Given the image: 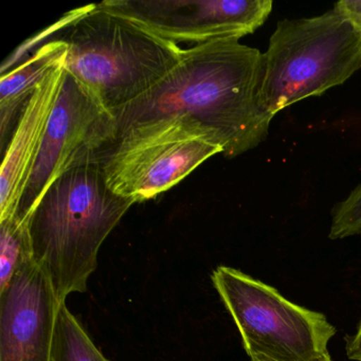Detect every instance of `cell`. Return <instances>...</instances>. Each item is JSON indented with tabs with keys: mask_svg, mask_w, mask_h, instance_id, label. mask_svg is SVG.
Returning <instances> with one entry per match:
<instances>
[{
	"mask_svg": "<svg viewBox=\"0 0 361 361\" xmlns=\"http://www.w3.org/2000/svg\"><path fill=\"white\" fill-rule=\"evenodd\" d=\"M251 361H264V360H259V359H252Z\"/></svg>",
	"mask_w": 361,
	"mask_h": 361,
	"instance_id": "obj_17",
	"label": "cell"
},
{
	"mask_svg": "<svg viewBox=\"0 0 361 361\" xmlns=\"http://www.w3.org/2000/svg\"><path fill=\"white\" fill-rule=\"evenodd\" d=\"M345 350L350 360L361 361V320L356 333L346 338Z\"/></svg>",
	"mask_w": 361,
	"mask_h": 361,
	"instance_id": "obj_16",
	"label": "cell"
},
{
	"mask_svg": "<svg viewBox=\"0 0 361 361\" xmlns=\"http://www.w3.org/2000/svg\"><path fill=\"white\" fill-rule=\"evenodd\" d=\"M134 204L109 189L99 161L68 171L46 190L27 223L33 261L61 302L86 291L103 242Z\"/></svg>",
	"mask_w": 361,
	"mask_h": 361,
	"instance_id": "obj_2",
	"label": "cell"
},
{
	"mask_svg": "<svg viewBox=\"0 0 361 361\" xmlns=\"http://www.w3.org/2000/svg\"><path fill=\"white\" fill-rule=\"evenodd\" d=\"M67 47L56 39L44 44L22 65L1 75L0 79V134L5 147L8 135L11 137L23 107L35 90L66 60Z\"/></svg>",
	"mask_w": 361,
	"mask_h": 361,
	"instance_id": "obj_11",
	"label": "cell"
},
{
	"mask_svg": "<svg viewBox=\"0 0 361 361\" xmlns=\"http://www.w3.org/2000/svg\"><path fill=\"white\" fill-rule=\"evenodd\" d=\"M59 39L67 47V73L109 111L149 92L185 50L99 4L77 10Z\"/></svg>",
	"mask_w": 361,
	"mask_h": 361,
	"instance_id": "obj_3",
	"label": "cell"
},
{
	"mask_svg": "<svg viewBox=\"0 0 361 361\" xmlns=\"http://www.w3.org/2000/svg\"><path fill=\"white\" fill-rule=\"evenodd\" d=\"M104 9L178 45L252 35L271 13V0H106Z\"/></svg>",
	"mask_w": 361,
	"mask_h": 361,
	"instance_id": "obj_8",
	"label": "cell"
},
{
	"mask_svg": "<svg viewBox=\"0 0 361 361\" xmlns=\"http://www.w3.org/2000/svg\"><path fill=\"white\" fill-rule=\"evenodd\" d=\"M212 282L242 336L247 354L264 361H325L337 329L322 312L285 299L274 287L227 266Z\"/></svg>",
	"mask_w": 361,
	"mask_h": 361,
	"instance_id": "obj_5",
	"label": "cell"
},
{
	"mask_svg": "<svg viewBox=\"0 0 361 361\" xmlns=\"http://www.w3.org/2000/svg\"><path fill=\"white\" fill-rule=\"evenodd\" d=\"M64 77L65 65L54 71L23 107L0 170V221L18 212Z\"/></svg>",
	"mask_w": 361,
	"mask_h": 361,
	"instance_id": "obj_10",
	"label": "cell"
},
{
	"mask_svg": "<svg viewBox=\"0 0 361 361\" xmlns=\"http://www.w3.org/2000/svg\"><path fill=\"white\" fill-rule=\"evenodd\" d=\"M361 68V35L337 8L278 23L263 54L261 102L271 116L341 85Z\"/></svg>",
	"mask_w": 361,
	"mask_h": 361,
	"instance_id": "obj_4",
	"label": "cell"
},
{
	"mask_svg": "<svg viewBox=\"0 0 361 361\" xmlns=\"http://www.w3.org/2000/svg\"><path fill=\"white\" fill-rule=\"evenodd\" d=\"M219 153L214 134L191 120L171 119L119 135L99 162L109 189L138 204L168 191Z\"/></svg>",
	"mask_w": 361,
	"mask_h": 361,
	"instance_id": "obj_6",
	"label": "cell"
},
{
	"mask_svg": "<svg viewBox=\"0 0 361 361\" xmlns=\"http://www.w3.org/2000/svg\"><path fill=\"white\" fill-rule=\"evenodd\" d=\"M52 361H109L71 314L66 302L61 304L56 318Z\"/></svg>",
	"mask_w": 361,
	"mask_h": 361,
	"instance_id": "obj_12",
	"label": "cell"
},
{
	"mask_svg": "<svg viewBox=\"0 0 361 361\" xmlns=\"http://www.w3.org/2000/svg\"><path fill=\"white\" fill-rule=\"evenodd\" d=\"M62 303L35 261L23 266L0 293V361H52Z\"/></svg>",
	"mask_w": 361,
	"mask_h": 361,
	"instance_id": "obj_9",
	"label": "cell"
},
{
	"mask_svg": "<svg viewBox=\"0 0 361 361\" xmlns=\"http://www.w3.org/2000/svg\"><path fill=\"white\" fill-rule=\"evenodd\" d=\"M31 261L28 223L16 216L0 221V293L10 286L18 270Z\"/></svg>",
	"mask_w": 361,
	"mask_h": 361,
	"instance_id": "obj_13",
	"label": "cell"
},
{
	"mask_svg": "<svg viewBox=\"0 0 361 361\" xmlns=\"http://www.w3.org/2000/svg\"><path fill=\"white\" fill-rule=\"evenodd\" d=\"M325 361H333V360H331V358H329V359H327V360H325Z\"/></svg>",
	"mask_w": 361,
	"mask_h": 361,
	"instance_id": "obj_18",
	"label": "cell"
},
{
	"mask_svg": "<svg viewBox=\"0 0 361 361\" xmlns=\"http://www.w3.org/2000/svg\"><path fill=\"white\" fill-rule=\"evenodd\" d=\"M115 139L113 114L65 69L64 81L16 217L28 221L54 180L73 169L99 161Z\"/></svg>",
	"mask_w": 361,
	"mask_h": 361,
	"instance_id": "obj_7",
	"label": "cell"
},
{
	"mask_svg": "<svg viewBox=\"0 0 361 361\" xmlns=\"http://www.w3.org/2000/svg\"><path fill=\"white\" fill-rule=\"evenodd\" d=\"M335 7L350 20L361 35V0H341Z\"/></svg>",
	"mask_w": 361,
	"mask_h": 361,
	"instance_id": "obj_15",
	"label": "cell"
},
{
	"mask_svg": "<svg viewBox=\"0 0 361 361\" xmlns=\"http://www.w3.org/2000/svg\"><path fill=\"white\" fill-rule=\"evenodd\" d=\"M361 234V185L333 210L331 240L350 238Z\"/></svg>",
	"mask_w": 361,
	"mask_h": 361,
	"instance_id": "obj_14",
	"label": "cell"
},
{
	"mask_svg": "<svg viewBox=\"0 0 361 361\" xmlns=\"http://www.w3.org/2000/svg\"><path fill=\"white\" fill-rule=\"evenodd\" d=\"M262 73L263 54L238 39L185 49L149 92L111 111L116 138L155 122L187 119L214 134L226 157L242 155L266 140L274 118L262 105Z\"/></svg>",
	"mask_w": 361,
	"mask_h": 361,
	"instance_id": "obj_1",
	"label": "cell"
}]
</instances>
